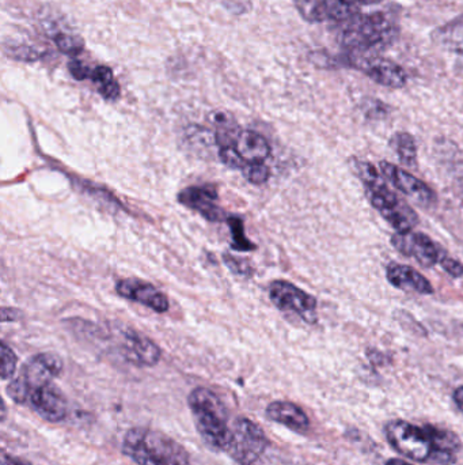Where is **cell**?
Segmentation results:
<instances>
[{
	"label": "cell",
	"instance_id": "6da1fadb",
	"mask_svg": "<svg viewBox=\"0 0 463 465\" xmlns=\"http://www.w3.org/2000/svg\"><path fill=\"white\" fill-rule=\"evenodd\" d=\"M122 451L137 465H200L180 442L162 431L142 426L125 433Z\"/></svg>",
	"mask_w": 463,
	"mask_h": 465
},
{
	"label": "cell",
	"instance_id": "7a4b0ae2",
	"mask_svg": "<svg viewBox=\"0 0 463 465\" xmlns=\"http://www.w3.org/2000/svg\"><path fill=\"white\" fill-rule=\"evenodd\" d=\"M352 168L365 188L371 206L377 209L383 219L396 232H411L419 224L413 209L386 185L385 178L378 173L373 163L352 158Z\"/></svg>",
	"mask_w": 463,
	"mask_h": 465
},
{
	"label": "cell",
	"instance_id": "3957f363",
	"mask_svg": "<svg viewBox=\"0 0 463 465\" xmlns=\"http://www.w3.org/2000/svg\"><path fill=\"white\" fill-rule=\"evenodd\" d=\"M188 406L194 419L197 433L206 446L214 452L226 453L232 441L229 410L214 390L194 388L188 396Z\"/></svg>",
	"mask_w": 463,
	"mask_h": 465
},
{
	"label": "cell",
	"instance_id": "277c9868",
	"mask_svg": "<svg viewBox=\"0 0 463 465\" xmlns=\"http://www.w3.org/2000/svg\"><path fill=\"white\" fill-rule=\"evenodd\" d=\"M396 37V27L385 12L357 14L344 20L340 44L352 55H373L385 50Z\"/></svg>",
	"mask_w": 463,
	"mask_h": 465
},
{
	"label": "cell",
	"instance_id": "5b68a950",
	"mask_svg": "<svg viewBox=\"0 0 463 465\" xmlns=\"http://www.w3.org/2000/svg\"><path fill=\"white\" fill-rule=\"evenodd\" d=\"M383 431L391 448L406 459L431 465L457 462V456L442 453L435 448L427 425L417 426L403 419H394L386 423Z\"/></svg>",
	"mask_w": 463,
	"mask_h": 465
},
{
	"label": "cell",
	"instance_id": "8992f818",
	"mask_svg": "<svg viewBox=\"0 0 463 465\" xmlns=\"http://www.w3.org/2000/svg\"><path fill=\"white\" fill-rule=\"evenodd\" d=\"M63 361L56 354L43 352L35 355L22 366L20 374L7 385V395L17 405L25 406L32 390L51 384L60 375Z\"/></svg>",
	"mask_w": 463,
	"mask_h": 465
},
{
	"label": "cell",
	"instance_id": "52a82bcc",
	"mask_svg": "<svg viewBox=\"0 0 463 465\" xmlns=\"http://www.w3.org/2000/svg\"><path fill=\"white\" fill-rule=\"evenodd\" d=\"M232 441L226 453L239 465H255L270 448V438L255 421L238 416L232 425Z\"/></svg>",
	"mask_w": 463,
	"mask_h": 465
},
{
	"label": "cell",
	"instance_id": "ba28073f",
	"mask_svg": "<svg viewBox=\"0 0 463 465\" xmlns=\"http://www.w3.org/2000/svg\"><path fill=\"white\" fill-rule=\"evenodd\" d=\"M394 249L403 253L404 256L413 259L423 267H434L440 264L447 256L443 248L437 245L431 237L424 232L411 230L405 232H394L391 236Z\"/></svg>",
	"mask_w": 463,
	"mask_h": 465
},
{
	"label": "cell",
	"instance_id": "9c48e42d",
	"mask_svg": "<svg viewBox=\"0 0 463 465\" xmlns=\"http://www.w3.org/2000/svg\"><path fill=\"white\" fill-rule=\"evenodd\" d=\"M270 297L280 311L298 314L306 323H317L316 298L293 283L275 280L270 288Z\"/></svg>",
	"mask_w": 463,
	"mask_h": 465
},
{
	"label": "cell",
	"instance_id": "30bf717a",
	"mask_svg": "<svg viewBox=\"0 0 463 465\" xmlns=\"http://www.w3.org/2000/svg\"><path fill=\"white\" fill-rule=\"evenodd\" d=\"M350 65L386 88L401 89L406 84L405 71L388 59L377 55H354Z\"/></svg>",
	"mask_w": 463,
	"mask_h": 465
},
{
	"label": "cell",
	"instance_id": "8fae6325",
	"mask_svg": "<svg viewBox=\"0 0 463 465\" xmlns=\"http://www.w3.org/2000/svg\"><path fill=\"white\" fill-rule=\"evenodd\" d=\"M381 173L383 177L393 184L398 191L408 196L409 199L419 204V206L428 209L436 201V195L434 191L427 185L424 181L414 177L411 173L404 169L398 168L394 163L382 161L380 163Z\"/></svg>",
	"mask_w": 463,
	"mask_h": 465
},
{
	"label": "cell",
	"instance_id": "7c38bea8",
	"mask_svg": "<svg viewBox=\"0 0 463 465\" xmlns=\"http://www.w3.org/2000/svg\"><path fill=\"white\" fill-rule=\"evenodd\" d=\"M25 406L50 423L63 422L68 415L67 398L52 382L32 390Z\"/></svg>",
	"mask_w": 463,
	"mask_h": 465
},
{
	"label": "cell",
	"instance_id": "4fadbf2b",
	"mask_svg": "<svg viewBox=\"0 0 463 465\" xmlns=\"http://www.w3.org/2000/svg\"><path fill=\"white\" fill-rule=\"evenodd\" d=\"M295 6L299 14L309 22H344L359 14L360 10L347 4L345 0H295Z\"/></svg>",
	"mask_w": 463,
	"mask_h": 465
},
{
	"label": "cell",
	"instance_id": "5bb4252c",
	"mask_svg": "<svg viewBox=\"0 0 463 465\" xmlns=\"http://www.w3.org/2000/svg\"><path fill=\"white\" fill-rule=\"evenodd\" d=\"M122 354L125 361L135 366H155L161 361L160 347L150 341L145 335L135 331H128L124 334L122 342Z\"/></svg>",
	"mask_w": 463,
	"mask_h": 465
},
{
	"label": "cell",
	"instance_id": "9a60e30c",
	"mask_svg": "<svg viewBox=\"0 0 463 465\" xmlns=\"http://www.w3.org/2000/svg\"><path fill=\"white\" fill-rule=\"evenodd\" d=\"M116 290L122 297L142 303L158 313H163L169 309L168 297L150 283L137 280H120L116 285Z\"/></svg>",
	"mask_w": 463,
	"mask_h": 465
},
{
	"label": "cell",
	"instance_id": "2e32d148",
	"mask_svg": "<svg viewBox=\"0 0 463 465\" xmlns=\"http://www.w3.org/2000/svg\"><path fill=\"white\" fill-rule=\"evenodd\" d=\"M217 199L219 198H217L216 189L212 185L189 186L178 195L181 204L194 209L204 218L212 222L219 221L224 217L222 209L217 206Z\"/></svg>",
	"mask_w": 463,
	"mask_h": 465
},
{
	"label": "cell",
	"instance_id": "e0dca14e",
	"mask_svg": "<svg viewBox=\"0 0 463 465\" xmlns=\"http://www.w3.org/2000/svg\"><path fill=\"white\" fill-rule=\"evenodd\" d=\"M265 415L270 421L290 429L294 433L307 434L310 430V418L304 413L303 408L299 407L293 401H272L268 405Z\"/></svg>",
	"mask_w": 463,
	"mask_h": 465
},
{
	"label": "cell",
	"instance_id": "ac0fdd59",
	"mask_svg": "<svg viewBox=\"0 0 463 465\" xmlns=\"http://www.w3.org/2000/svg\"><path fill=\"white\" fill-rule=\"evenodd\" d=\"M386 275H388V282L400 290L412 291V293L423 294V296L434 294L435 290L431 282L419 271L409 265L390 263L386 268Z\"/></svg>",
	"mask_w": 463,
	"mask_h": 465
},
{
	"label": "cell",
	"instance_id": "d6986e66",
	"mask_svg": "<svg viewBox=\"0 0 463 465\" xmlns=\"http://www.w3.org/2000/svg\"><path fill=\"white\" fill-rule=\"evenodd\" d=\"M235 149L247 165L263 163V161L271 155V146L268 140L263 135L250 131V130L240 131L237 143H235Z\"/></svg>",
	"mask_w": 463,
	"mask_h": 465
},
{
	"label": "cell",
	"instance_id": "ffe728a7",
	"mask_svg": "<svg viewBox=\"0 0 463 465\" xmlns=\"http://www.w3.org/2000/svg\"><path fill=\"white\" fill-rule=\"evenodd\" d=\"M209 122L215 127V138H216V145L220 149H226V147H235L238 137L240 131L237 122L232 114L224 111L212 112L209 116Z\"/></svg>",
	"mask_w": 463,
	"mask_h": 465
},
{
	"label": "cell",
	"instance_id": "44dd1931",
	"mask_svg": "<svg viewBox=\"0 0 463 465\" xmlns=\"http://www.w3.org/2000/svg\"><path fill=\"white\" fill-rule=\"evenodd\" d=\"M398 160L406 168H417V146L416 140L408 132H396L390 140Z\"/></svg>",
	"mask_w": 463,
	"mask_h": 465
},
{
	"label": "cell",
	"instance_id": "7402d4cb",
	"mask_svg": "<svg viewBox=\"0 0 463 465\" xmlns=\"http://www.w3.org/2000/svg\"><path fill=\"white\" fill-rule=\"evenodd\" d=\"M89 78L94 82L97 91L105 99L114 101V99H119L120 86L109 67L98 66V67L93 68Z\"/></svg>",
	"mask_w": 463,
	"mask_h": 465
},
{
	"label": "cell",
	"instance_id": "603a6c76",
	"mask_svg": "<svg viewBox=\"0 0 463 465\" xmlns=\"http://www.w3.org/2000/svg\"><path fill=\"white\" fill-rule=\"evenodd\" d=\"M229 226L232 232V248L239 252L255 249V245L245 236L244 222L237 217L229 219Z\"/></svg>",
	"mask_w": 463,
	"mask_h": 465
},
{
	"label": "cell",
	"instance_id": "cb8c5ba5",
	"mask_svg": "<svg viewBox=\"0 0 463 465\" xmlns=\"http://www.w3.org/2000/svg\"><path fill=\"white\" fill-rule=\"evenodd\" d=\"M0 357H2V369H0V374L4 380H10L14 377L15 370H17L18 358L15 352L7 346L4 342H2V347H0Z\"/></svg>",
	"mask_w": 463,
	"mask_h": 465
},
{
	"label": "cell",
	"instance_id": "d4e9b609",
	"mask_svg": "<svg viewBox=\"0 0 463 465\" xmlns=\"http://www.w3.org/2000/svg\"><path fill=\"white\" fill-rule=\"evenodd\" d=\"M55 43L59 51L68 55H76L83 50V41L76 35H56Z\"/></svg>",
	"mask_w": 463,
	"mask_h": 465
},
{
	"label": "cell",
	"instance_id": "484cf974",
	"mask_svg": "<svg viewBox=\"0 0 463 465\" xmlns=\"http://www.w3.org/2000/svg\"><path fill=\"white\" fill-rule=\"evenodd\" d=\"M242 170H244V175L247 181L255 184V185L267 183L271 175L270 169H268L265 163H252V165L245 166Z\"/></svg>",
	"mask_w": 463,
	"mask_h": 465
},
{
	"label": "cell",
	"instance_id": "4316f807",
	"mask_svg": "<svg viewBox=\"0 0 463 465\" xmlns=\"http://www.w3.org/2000/svg\"><path fill=\"white\" fill-rule=\"evenodd\" d=\"M220 161L224 163V165L229 166L232 169H244L247 166V162L242 160L239 153L237 152L235 147H226V149L219 150Z\"/></svg>",
	"mask_w": 463,
	"mask_h": 465
},
{
	"label": "cell",
	"instance_id": "83f0119b",
	"mask_svg": "<svg viewBox=\"0 0 463 465\" xmlns=\"http://www.w3.org/2000/svg\"><path fill=\"white\" fill-rule=\"evenodd\" d=\"M440 267L443 268L449 275L454 278L463 277V264L462 263L457 262V260L452 259V257L446 256L442 263H440Z\"/></svg>",
	"mask_w": 463,
	"mask_h": 465
},
{
	"label": "cell",
	"instance_id": "f1b7e54d",
	"mask_svg": "<svg viewBox=\"0 0 463 465\" xmlns=\"http://www.w3.org/2000/svg\"><path fill=\"white\" fill-rule=\"evenodd\" d=\"M68 70H70L71 75L78 79V81H83V79L89 78L91 73L90 68L86 67V66L79 60H71Z\"/></svg>",
	"mask_w": 463,
	"mask_h": 465
},
{
	"label": "cell",
	"instance_id": "f546056e",
	"mask_svg": "<svg viewBox=\"0 0 463 465\" xmlns=\"http://www.w3.org/2000/svg\"><path fill=\"white\" fill-rule=\"evenodd\" d=\"M224 262H226L227 267L234 273H239V275H249L250 273L249 265L245 264V263L240 262V260L235 259V257L224 255Z\"/></svg>",
	"mask_w": 463,
	"mask_h": 465
},
{
	"label": "cell",
	"instance_id": "4dcf8cb0",
	"mask_svg": "<svg viewBox=\"0 0 463 465\" xmlns=\"http://www.w3.org/2000/svg\"><path fill=\"white\" fill-rule=\"evenodd\" d=\"M2 465H35L33 462L27 461L25 459H20V457L12 456V454L2 453Z\"/></svg>",
	"mask_w": 463,
	"mask_h": 465
},
{
	"label": "cell",
	"instance_id": "1f68e13d",
	"mask_svg": "<svg viewBox=\"0 0 463 465\" xmlns=\"http://www.w3.org/2000/svg\"><path fill=\"white\" fill-rule=\"evenodd\" d=\"M452 398H454L455 406L458 410L463 414V387H458L457 390L452 393Z\"/></svg>",
	"mask_w": 463,
	"mask_h": 465
},
{
	"label": "cell",
	"instance_id": "d6a6232c",
	"mask_svg": "<svg viewBox=\"0 0 463 465\" xmlns=\"http://www.w3.org/2000/svg\"><path fill=\"white\" fill-rule=\"evenodd\" d=\"M347 4H352V6L360 9L362 6H370V4H381L382 0H345Z\"/></svg>",
	"mask_w": 463,
	"mask_h": 465
},
{
	"label": "cell",
	"instance_id": "836d02e7",
	"mask_svg": "<svg viewBox=\"0 0 463 465\" xmlns=\"http://www.w3.org/2000/svg\"><path fill=\"white\" fill-rule=\"evenodd\" d=\"M385 465H413V464H411V462L405 461V460L388 459V461L385 462Z\"/></svg>",
	"mask_w": 463,
	"mask_h": 465
},
{
	"label": "cell",
	"instance_id": "e575fe53",
	"mask_svg": "<svg viewBox=\"0 0 463 465\" xmlns=\"http://www.w3.org/2000/svg\"><path fill=\"white\" fill-rule=\"evenodd\" d=\"M460 53H463V52H460Z\"/></svg>",
	"mask_w": 463,
	"mask_h": 465
}]
</instances>
